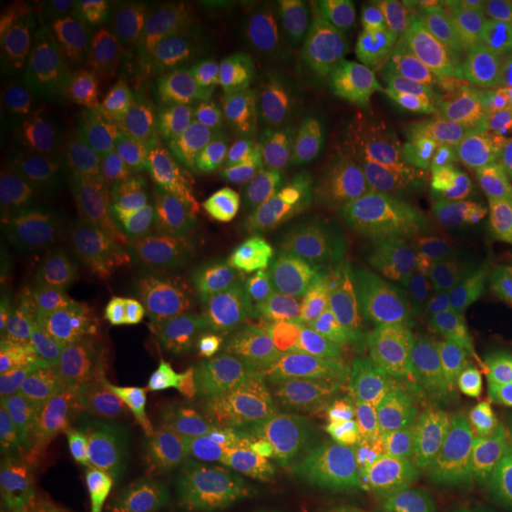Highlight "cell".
<instances>
[{
  "label": "cell",
  "instance_id": "12",
  "mask_svg": "<svg viewBox=\"0 0 512 512\" xmlns=\"http://www.w3.org/2000/svg\"><path fill=\"white\" fill-rule=\"evenodd\" d=\"M373 36L370 12L361 5H304L285 17L273 72L311 131L342 119Z\"/></svg>",
  "mask_w": 512,
  "mask_h": 512
},
{
  "label": "cell",
  "instance_id": "14",
  "mask_svg": "<svg viewBox=\"0 0 512 512\" xmlns=\"http://www.w3.org/2000/svg\"><path fill=\"white\" fill-rule=\"evenodd\" d=\"M394 283L375 247L339 233L325 271L297 306L306 330L373 363L396 342Z\"/></svg>",
  "mask_w": 512,
  "mask_h": 512
},
{
  "label": "cell",
  "instance_id": "10",
  "mask_svg": "<svg viewBox=\"0 0 512 512\" xmlns=\"http://www.w3.org/2000/svg\"><path fill=\"white\" fill-rule=\"evenodd\" d=\"M190 325L252 394L285 377L304 332L297 311L268 292L249 268L211 273L195 294Z\"/></svg>",
  "mask_w": 512,
  "mask_h": 512
},
{
  "label": "cell",
  "instance_id": "23",
  "mask_svg": "<svg viewBox=\"0 0 512 512\" xmlns=\"http://www.w3.org/2000/svg\"><path fill=\"white\" fill-rule=\"evenodd\" d=\"M335 235L318 204L302 197L280 216L249 261V273L294 311L328 266Z\"/></svg>",
  "mask_w": 512,
  "mask_h": 512
},
{
  "label": "cell",
  "instance_id": "22",
  "mask_svg": "<svg viewBox=\"0 0 512 512\" xmlns=\"http://www.w3.org/2000/svg\"><path fill=\"white\" fill-rule=\"evenodd\" d=\"M178 484L190 512H278L273 472L202 441H176Z\"/></svg>",
  "mask_w": 512,
  "mask_h": 512
},
{
  "label": "cell",
  "instance_id": "21",
  "mask_svg": "<svg viewBox=\"0 0 512 512\" xmlns=\"http://www.w3.org/2000/svg\"><path fill=\"white\" fill-rule=\"evenodd\" d=\"M285 375L337 437L363 427L370 430L373 363L366 358L304 328L287 361Z\"/></svg>",
  "mask_w": 512,
  "mask_h": 512
},
{
  "label": "cell",
  "instance_id": "19",
  "mask_svg": "<svg viewBox=\"0 0 512 512\" xmlns=\"http://www.w3.org/2000/svg\"><path fill=\"white\" fill-rule=\"evenodd\" d=\"M486 271L477 264L403 268L394 280V335L413 356L448 342L486 302Z\"/></svg>",
  "mask_w": 512,
  "mask_h": 512
},
{
  "label": "cell",
  "instance_id": "15",
  "mask_svg": "<svg viewBox=\"0 0 512 512\" xmlns=\"http://www.w3.org/2000/svg\"><path fill=\"white\" fill-rule=\"evenodd\" d=\"M157 394L181 439L219 446L245 460H264L252 430V392L204 347L192 325L169 344Z\"/></svg>",
  "mask_w": 512,
  "mask_h": 512
},
{
  "label": "cell",
  "instance_id": "20",
  "mask_svg": "<svg viewBox=\"0 0 512 512\" xmlns=\"http://www.w3.org/2000/svg\"><path fill=\"white\" fill-rule=\"evenodd\" d=\"M278 512H373L375 486L361 441L335 437L273 472Z\"/></svg>",
  "mask_w": 512,
  "mask_h": 512
},
{
  "label": "cell",
  "instance_id": "1",
  "mask_svg": "<svg viewBox=\"0 0 512 512\" xmlns=\"http://www.w3.org/2000/svg\"><path fill=\"white\" fill-rule=\"evenodd\" d=\"M176 190V171L119 69L98 53V69L64 157V204L100 247L143 252L162 245Z\"/></svg>",
  "mask_w": 512,
  "mask_h": 512
},
{
  "label": "cell",
  "instance_id": "28",
  "mask_svg": "<svg viewBox=\"0 0 512 512\" xmlns=\"http://www.w3.org/2000/svg\"><path fill=\"white\" fill-rule=\"evenodd\" d=\"M384 508L382 512H465L444 494L430 486L415 482L399 470H389L384 477Z\"/></svg>",
  "mask_w": 512,
  "mask_h": 512
},
{
  "label": "cell",
  "instance_id": "6",
  "mask_svg": "<svg viewBox=\"0 0 512 512\" xmlns=\"http://www.w3.org/2000/svg\"><path fill=\"white\" fill-rule=\"evenodd\" d=\"M482 62L477 27L460 8L403 12L375 31L339 119L351 164L366 174L384 124L403 102Z\"/></svg>",
  "mask_w": 512,
  "mask_h": 512
},
{
  "label": "cell",
  "instance_id": "9",
  "mask_svg": "<svg viewBox=\"0 0 512 512\" xmlns=\"http://www.w3.org/2000/svg\"><path fill=\"white\" fill-rule=\"evenodd\" d=\"M387 245L403 268L477 264L489 254H510L512 235L496 219L475 166L439 171L408 183L384 214Z\"/></svg>",
  "mask_w": 512,
  "mask_h": 512
},
{
  "label": "cell",
  "instance_id": "5",
  "mask_svg": "<svg viewBox=\"0 0 512 512\" xmlns=\"http://www.w3.org/2000/svg\"><path fill=\"white\" fill-rule=\"evenodd\" d=\"M510 128L512 86L482 62L403 102L377 138L366 178L403 188L467 166Z\"/></svg>",
  "mask_w": 512,
  "mask_h": 512
},
{
  "label": "cell",
  "instance_id": "4",
  "mask_svg": "<svg viewBox=\"0 0 512 512\" xmlns=\"http://www.w3.org/2000/svg\"><path fill=\"white\" fill-rule=\"evenodd\" d=\"M19 418L102 486L143 477L171 427L159 394L117 392L48 370L24 377Z\"/></svg>",
  "mask_w": 512,
  "mask_h": 512
},
{
  "label": "cell",
  "instance_id": "11",
  "mask_svg": "<svg viewBox=\"0 0 512 512\" xmlns=\"http://www.w3.org/2000/svg\"><path fill=\"white\" fill-rule=\"evenodd\" d=\"M311 126L273 69L254 67L233 83L226 124L214 152L216 174L249 202H271L290 185Z\"/></svg>",
  "mask_w": 512,
  "mask_h": 512
},
{
  "label": "cell",
  "instance_id": "30",
  "mask_svg": "<svg viewBox=\"0 0 512 512\" xmlns=\"http://www.w3.org/2000/svg\"><path fill=\"white\" fill-rule=\"evenodd\" d=\"M484 297L486 302L512 316V252L501 254L489 266L484 278Z\"/></svg>",
  "mask_w": 512,
  "mask_h": 512
},
{
  "label": "cell",
  "instance_id": "33",
  "mask_svg": "<svg viewBox=\"0 0 512 512\" xmlns=\"http://www.w3.org/2000/svg\"><path fill=\"white\" fill-rule=\"evenodd\" d=\"M373 512H382V510H373Z\"/></svg>",
  "mask_w": 512,
  "mask_h": 512
},
{
  "label": "cell",
  "instance_id": "17",
  "mask_svg": "<svg viewBox=\"0 0 512 512\" xmlns=\"http://www.w3.org/2000/svg\"><path fill=\"white\" fill-rule=\"evenodd\" d=\"M162 242L211 273L247 268L249 200L216 171H197L178 181Z\"/></svg>",
  "mask_w": 512,
  "mask_h": 512
},
{
  "label": "cell",
  "instance_id": "18",
  "mask_svg": "<svg viewBox=\"0 0 512 512\" xmlns=\"http://www.w3.org/2000/svg\"><path fill=\"white\" fill-rule=\"evenodd\" d=\"M100 482L34 427L5 422L0 439V512H95Z\"/></svg>",
  "mask_w": 512,
  "mask_h": 512
},
{
  "label": "cell",
  "instance_id": "31",
  "mask_svg": "<svg viewBox=\"0 0 512 512\" xmlns=\"http://www.w3.org/2000/svg\"><path fill=\"white\" fill-rule=\"evenodd\" d=\"M489 420L491 427L503 432H512V370L498 382L489 399Z\"/></svg>",
  "mask_w": 512,
  "mask_h": 512
},
{
  "label": "cell",
  "instance_id": "26",
  "mask_svg": "<svg viewBox=\"0 0 512 512\" xmlns=\"http://www.w3.org/2000/svg\"><path fill=\"white\" fill-rule=\"evenodd\" d=\"M95 48L119 55L157 38L190 31L192 3L185 0H124L93 10Z\"/></svg>",
  "mask_w": 512,
  "mask_h": 512
},
{
  "label": "cell",
  "instance_id": "29",
  "mask_svg": "<svg viewBox=\"0 0 512 512\" xmlns=\"http://www.w3.org/2000/svg\"><path fill=\"white\" fill-rule=\"evenodd\" d=\"M475 174L496 219L512 235V147L491 152L482 164L475 166Z\"/></svg>",
  "mask_w": 512,
  "mask_h": 512
},
{
  "label": "cell",
  "instance_id": "8",
  "mask_svg": "<svg viewBox=\"0 0 512 512\" xmlns=\"http://www.w3.org/2000/svg\"><path fill=\"white\" fill-rule=\"evenodd\" d=\"M91 31L69 36L0 91L3 178L24 192L60 185L93 69Z\"/></svg>",
  "mask_w": 512,
  "mask_h": 512
},
{
  "label": "cell",
  "instance_id": "25",
  "mask_svg": "<svg viewBox=\"0 0 512 512\" xmlns=\"http://www.w3.org/2000/svg\"><path fill=\"white\" fill-rule=\"evenodd\" d=\"M252 430L271 472L337 437L287 375L252 394Z\"/></svg>",
  "mask_w": 512,
  "mask_h": 512
},
{
  "label": "cell",
  "instance_id": "16",
  "mask_svg": "<svg viewBox=\"0 0 512 512\" xmlns=\"http://www.w3.org/2000/svg\"><path fill=\"white\" fill-rule=\"evenodd\" d=\"M441 401L477 430H489V399L512 370V316L484 302L441 347L415 356Z\"/></svg>",
  "mask_w": 512,
  "mask_h": 512
},
{
  "label": "cell",
  "instance_id": "24",
  "mask_svg": "<svg viewBox=\"0 0 512 512\" xmlns=\"http://www.w3.org/2000/svg\"><path fill=\"white\" fill-rule=\"evenodd\" d=\"M190 34L226 72H249L273 48L275 10L266 0H195Z\"/></svg>",
  "mask_w": 512,
  "mask_h": 512
},
{
  "label": "cell",
  "instance_id": "7",
  "mask_svg": "<svg viewBox=\"0 0 512 512\" xmlns=\"http://www.w3.org/2000/svg\"><path fill=\"white\" fill-rule=\"evenodd\" d=\"M107 57L119 69L178 181L202 171L200 166L214 159L219 147L233 95L235 81L226 69L190 31Z\"/></svg>",
  "mask_w": 512,
  "mask_h": 512
},
{
  "label": "cell",
  "instance_id": "13",
  "mask_svg": "<svg viewBox=\"0 0 512 512\" xmlns=\"http://www.w3.org/2000/svg\"><path fill=\"white\" fill-rule=\"evenodd\" d=\"M100 247L74 219L60 185L27 192L5 219L3 268L29 318L102 275Z\"/></svg>",
  "mask_w": 512,
  "mask_h": 512
},
{
  "label": "cell",
  "instance_id": "3",
  "mask_svg": "<svg viewBox=\"0 0 512 512\" xmlns=\"http://www.w3.org/2000/svg\"><path fill=\"white\" fill-rule=\"evenodd\" d=\"M370 432L392 463L465 512H498L482 477V451L460 418L403 356L399 339L373 361Z\"/></svg>",
  "mask_w": 512,
  "mask_h": 512
},
{
  "label": "cell",
  "instance_id": "27",
  "mask_svg": "<svg viewBox=\"0 0 512 512\" xmlns=\"http://www.w3.org/2000/svg\"><path fill=\"white\" fill-rule=\"evenodd\" d=\"M81 31H91L86 15H79L69 5L38 3L19 12L0 41V91L43 53Z\"/></svg>",
  "mask_w": 512,
  "mask_h": 512
},
{
  "label": "cell",
  "instance_id": "32",
  "mask_svg": "<svg viewBox=\"0 0 512 512\" xmlns=\"http://www.w3.org/2000/svg\"><path fill=\"white\" fill-rule=\"evenodd\" d=\"M505 512H512V503H510V505H508V510H505Z\"/></svg>",
  "mask_w": 512,
  "mask_h": 512
},
{
  "label": "cell",
  "instance_id": "2",
  "mask_svg": "<svg viewBox=\"0 0 512 512\" xmlns=\"http://www.w3.org/2000/svg\"><path fill=\"white\" fill-rule=\"evenodd\" d=\"M31 330L48 373L117 392L157 394L162 354L155 313L105 273L31 318Z\"/></svg>",
  "mask_w": 512,
  "mask_h": 512
}]
</instances>
